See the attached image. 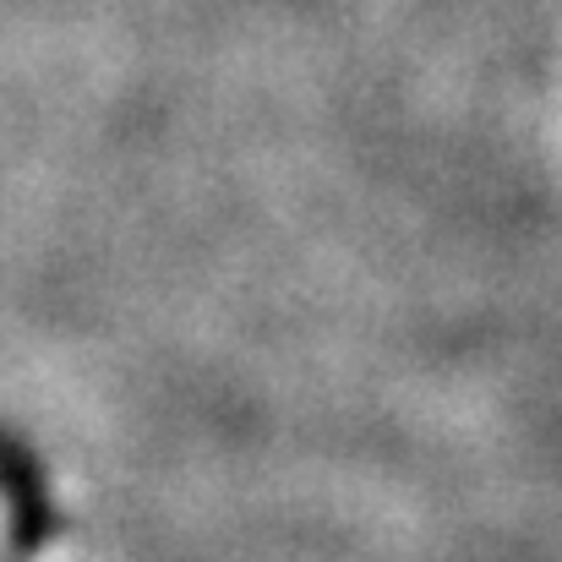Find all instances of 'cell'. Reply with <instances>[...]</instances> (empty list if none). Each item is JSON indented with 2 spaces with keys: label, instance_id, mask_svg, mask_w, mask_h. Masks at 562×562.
Listing matches in <instances>:
<instances>
[{
  "label": "cell",
  "instance_id": "cell-1",
  "mask_svg": "<svg viewBox=\"0 0 562 562\" xmlns=\"http://www.w3.org/2000/svg\"><path fill=\"white\" fill-rule=\"evenodd\" d=\"M0 486H5V497H11V525H16V547L22 552H33L49 530H55V514H49V503H44V486H38V470H33V459L22 453V442H11V437H0Z\"/></svg>",
  "mask_w": 562,
  "mask_h": 562
}]
</instances>
